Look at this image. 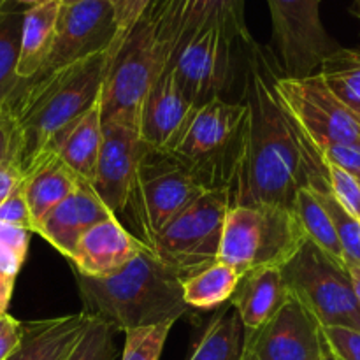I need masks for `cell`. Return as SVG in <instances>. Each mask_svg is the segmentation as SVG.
Segmentation results:
<instances>
[{"label": "cell", "mask_w": 360, "mask_h": 360, "mask_svg": "<svg viewBox=\"0 0 360 360\" xmlns=\"http://www.w3.org/2000/svg\"><path fill=\"white\" fill-rule=\"evenodd\" d=\"M278 74L281 70L269 46L250 37L241 76V102L248 112L246 141L229 188L231 206L269 204L294 210L295 193L302 186L330 192L327 162L276 95Z\"/></svg>", "instance_id": "6da1fadb"}, {"label": "cell", "mask_w": 360, "mask_h": 360, "mask_svg": "<svg viewBox=\"0 0 360 360\" xmlns=\"http://www.w3.org/2000/svg\"><path fill=\"white\" fill-rule=\"evenodd\" d=\"M120 44L44 76L21 81L6 109L14 116L21 134L23 174L63 127L98 101L109 63Z\"/></svg>", "instance_id": "7a4b0ae2"}, {"label": "cell", "mask_w": 360, "mask_h": 360, "mask_svg": "<svg viewBox=\"0 0 360 360\" xmlns=\"http://www.w3.org/2000/svg\"><path fill=\"white\" fill-rule=\"evenodd\" d=\"M76 278L83 311L104 320L115 330L178 322L190 309L178 274L148 248L111 276Z\"/></svg>", "instance_id": "3957f363"}, {"label": "cell", "mask_w": 360, "mask_h": 360, "mask_svg": "<svg viewBox=\"0 0 360 360\" xmlns=\"http://www.w3.org/2000/svg\"><path fill=\"white\" fill-rule=\"evenodd\" d=\"M246 112L241 101L214 98L193 108L165 153L172 155L207 190H229L243 160Z\"/></svg>", "instance_id": "277c9868"}, {"label": "cell", "mask_w": 360, "mask_h": 360, "mask_svg": "<svg viewBox=\"0 0 360 360\" xmlns=\"http://www.w3.org/2000/svg\"><path fill=\"white\" fill-rule=\"evenodd\" d=\"M304 241V232L290 207L231 206L225 214L218 260L243 276L262 267H283Z\"/></svg>", "instance_id": "5b68a950"}, {"label": "cell", "mask_w": 360, "mask_h": 360, "mask_svg": "<svg viewBox=\"0 0 360 360\" xmlns=\"http://www.w3.org/2000/svg\"><path fill=\"white\" fill-rule=\"evenodd\" d=\"M207 192L192 172L165 151L146 146L123 214H129L136 238L148 246L151 239L181 211Z\"/></svg>", "instance_id": "8992f818"}, {"label": "cell", "mask_w": 360, "mask_h": 360, "mask_svg": "<svg viewBox=\"0 0 360 360\" xmlns=\"http://www.w3.org/2000/svg\"><path fill=\"white\" fill-rule=\"evenodd\" d=\"M229 207V190H207L169 221L146 248L174 271L179 280H186L218 262Z\"/></svg>", "instance_id": "52a82bcc"}, {"label": "cell", "mask_w": 360, "mask_h": 360, "mask_svg": "<svg viewBox=\"0 0 360 360\" xmlns=\"http://www.w3.org/2000/svg\"><path fill=\"white\" fill-rule=\"evenodd\" d=\"M250 37L252 34L232 37L218 28L202 30L181 42L164 69L172 74L193 108L225 98L243 76L245 42Z\"/></svg>", "instance_id": "ba28073f"}, {"label": "cell", "mask_w": 360, "mask_h": 360, "mask_svg": "<svg viewBox=\"0 0 360 360\" xmlns=\"http://www.w3.org/2000/svg\"><path fill=\"white\" fill-rule=\"evenodd\" d=\"M285 285L315 316L320 327L360 330V302L348 269L334 262L319 246L304 245L281 267Z\"/></svg>", "instance_id": "9c48e42d"}, {"label": "cell", "mask_w": 360, "mask_h": 360, "mask_svg": "<svg viewBox=\"0 0 360 360\" xmlns=\"http://www.w3.org/2000/svg\"><path fill=\"white\" fill-rule=\"evenodd\" d=\"M162 69L153 32L146 18L141 16L109 63L101 90L102 123L139 127L141 109Z\"/></svg>", "instance_id": "30bf717a"}, {"label": "cell", "mask_w": 360, "mask_h": 360, "mask_svg": "<svg viewBox=\"0 0 360 360\" xmlns=\"http://www.w3.org/2000/svg\"><path fill=\"white\" fill-rule=\"evenodd\" d=\"M274 90L295 125L316 150L329 144L360 150V118L327 90L319 74L306 77L278 74Z\"/></svg>", "instance_id": "8fae6325"}, {"label": "cell", "mask_w": 360, "mask_h": 360, "mask_svg": "<svg viewBox=\"0 0 360 360\" xmlns=\"http://www.w3.org/2000/svg\"><path fill=\"white\" fill-rule=\"evenodd\" d=\"M273 21V51L281 74L306 77L319 72L341 48L320 18V0H267Z\"/></svg>", "instance_id": "7c38bea8"}, {"label": "cell", "mask_w": 360, "mask_h": 360, "mask_svg": "<svg viewBox=\"0 0 360 360\" xmlns=\"http://www.w3.org/2000/svg\"><path fill=\"white\" fill-rule=\"evenodd\" d=\"M115 6L109 0L62 4L51 49L34 77L44 76L86 56L111 49L125 37Z\"/></svg>", "instance_id": "4fadbf2b"}, {"label": "cell", "mask_w": 360, "mask_h": 360, "mask_svg": "<svg viewBox=\"0 0 360 360\" xmlns=\"http://www.w3.org/2000/svg\"><path fill=\"white\" fill-rule=\"evenodd\" d=\"M246 0H158L143 14L150 23L162 67L181 42L210 28L232 37L250 34L245 21Z\"/></svg>", "instance_id": "5bb4252c"}, {"label": "cell", "mask_w": 360, "mask_h": 360, "mask_svg": "<svg viewBox=\"0 0 360 360\" xmlns=\"http://www.w3.org/2000/svg\"><path fill=\"white\" fill-rule=\"evenodd\" d=\"M322 354L320 323L290 292L266 323L245 329L241 360H322Z\"/></svg>", "instance_id": "9a60e30c"}, {"label": "cell", "mask_w": 360, "mask_h": 360, "mask_svg": "<svg viewBox=\"0 0 360 360\" xmlns=\"http://www.w3.org/2000/svg\"><path fill=\"white\" fill-rule=\"evenodd\" d=\"M144 150L146 144L141 141L139 127L118 122L102 123V144L90 185L116 218L125 210Z\"/></svg>", "instance_id": "2e32d148"}, {"label": "cell", "mask_w": 360, "mask_h": 360, "mask_svg": "<svg viewBox=\"0 0 360 360\" xmlns=\"http://www.w3.org/2000/svg\"><path fill=\"white\" fill-rule=\"evenodd\" d=\"M146 246L127 231L116 217L88 229L77 241L70 262L74 273L86 278H105L122 271Z\"/></svg>", "instance_id": "e0dca14e"}, {"label": "cell", "mask_w": 360, "mask_h": 360, "mask_svg": "<svg viewBox=\"0 0 360 360\" xmlns=\"http://www.w3.org/2000/svg\"><path fill=\"white\" fill-rule=\"evenodd\" d=\"M115 214L98 199L90 183L81 181L77 188L53 207L37 225L34 232L49 243L65 259H70L81 236L98 221Z\"/></svg>", "instance_id": "ac0fdd59"}, {"label": "cell", "mask_w": 360, "mask_h": 360, "mask_svg": "<svg viewBox=\"0 0 360 360\" xmlns=\"http://www.w3.org/2000/svg\"><path fill=\"white\" fill-rule=\"evenodd\" d=\"M193 105L167 69L162 70L144 101L139 118L141 141L148 148L167 151L185 125Z\"/></svg>", "instance_id": "d6986e66"}, {"label": "cell", "mask_w": 360, "mask_h": 360, "mask_svg": "<svg viewBox=\"0 0 360 360\" xmlns=\"http://www.w3.org/2000/svg\"><path fill=\"white\" fill-rule=\"evenodd\" d=\"M94 316L86 311L23 323V340L7 360H65Z\"/></svg>", "instance_id": "ffe728a7"}, {"label": "cell", "mask_w": 360, "mask_h": 360, "mask_svg": "<svg viewBox=\"0 0 360 360\" xmlns=\"http://www.w3.org/2000/svg\"><path fill=\"white\" fill-rule=\"evenodd\" d=\"M102 144L101 97L88 111L63 127L46 146L83 181L91 183ZM39 158V157H37Z\"/></svg>", "instance_id": "44dd1931"}, {"label": "cell", "mask_w": 360, "mask_h": 360, "mask_svg": "<svg viewBox=\"0 0 360 360\" xmlns=\"http://www.w3.org/2000/svg\"><path fill=\"white\" fill-rule=\"evenodd\" d=\"M81 181L83 179L74 174L55 153L42 151L39 155L37 160L25 171L21 185L25 202L30 211L32 232L53 207L77 188Z\"/></svg>", "instance_id": "7402d4cb"}, {"label": "cell", "mask_w": 360, "mask_h": 360, "mask_svg": "<svg viewBox=\"0 0 360 360\" xmlns=\"http://www.w3.org/2000/svg\"><path fill=\"white\" fill-rule=\"evenodd\" d=\"M287 297L281 267H262L243 274L229 302L238 311L243 327L252 330L266 323Z\"/></svg>", "instance_id": "603a6c76"}, {"label": "cell", "mask_w": 360, "mask_h": 360, "mask_svg": "<svg viewBox=\"0 0 360 360\" xmlns=\"http://www.w3.org/2000/svg\"><path fill=\"white\" fill-rule=\"evenodd\" d=\"M60 6L62 0H55L23 11L20 55L16 65V74L20 79H32L41 70L55 37Z\"/></svg>", "instance_id": "cb8c5ba5"}, {"label": "cell", "mask_w": 360, "mask_h": 360, "mask_svg": "<svg viewBox=\"0 0 360 360\" xmlns=\"http://www.w3.org/2000/svg\"><path fill=\"white\" fill-rule=\"evenodd\" d=\"M245 327L231 302L218 308L188 360H241Z\"/></svg>", "instance_id": "d4e9b609"}, {"label": "cell", "mask_w": 360, "mask_h": 360, "mask_svg": "<svg viewBox=\"0 0 360 360\" xmlns=\"http://www.w3.org/2000/svg\"><path fill=\"white\" fill-rule=\"evenodd\" d=\"M239 280L241 274L234 267L218 260L200 273L181 280L183 299L188 308L218 309L231 301Z\"/></svg>", "instance_id": "484cf974"}, {"label": "cell", "mask_w": 360, "mask_h": 360, "mask_svg": "<svg viewBox=\"0 0 360 360\" xmlns=\"http://www.w3.org/2000/svg\"><path fill=\"white\" fill-rule=\"evenodd\" d=\"M294 213L297 217L299 224H301L306 239L311 241L315 246H319L334 262L347 267L343 250H341L340 239H338L336 231H334L333 221H330L329 214L323 210L322 202H320L319 197L315 195L311 188L302 186V188L297 190L294 199Z\"/></svg>", "instance_id": "4316f807"}, {"label": "cell", "mask_w": 360, "mask_h": 360, "mask_svg": "<svg viewBox=\"0 0 360 360\" xmlns=\"http://www.w3.org/2000/svg\"><path fill=\"white\" fill-rule=\"evenodd\" d=\"M327 90L360 118V51L343 48L327 56L319 69Z\"/></svg>", "instance_id": "83f0119b"}, {"label": "cell", "mask_w": 360, "mask_h": 360, "mask_svg": "<svg viewBox=\"0 0 360 360\" xmlns=\"http://www.w3.org/2000/svg\"><path fill=\"white\" fill-rule=\"evenodd\" d=\"M23 11L4 6L0 11V109L7 108L21 81L16 74Z\"/></svg>", "instance_id": "f1b7e54d"}, {"label": "cell", "mask_w": 360, "mask_h": 360, "mask_svg": "<svg viewBox=\"0 0 360 360\" xmlns=\"http://www.w3.org/2000/svg\"><path fill=\"white\" fill-rule=\"evenodd\" d=\"M30 231L0 224V313H7L14 283L28 253Z\"/></svg>", "instance_id": "f546056e"}, {"label": "cell", "mask_w": 360, "mask_h": 360, "mask_svg": "<svg viewBox=\"0 0 360 360\" xmlns=\"http://www.w3.org/2000/svg\"><path fill=\"white\" fill-rule=\"evenodd\" d=\"M313 192L319 197L323 210L327 211L330 221H333L347 267L360 266V221L338 202L333 192H316V190Z\"/></svg>", "instance_id": "4dcf8cb0"}, {"label": "cell", "mask_w": 360, "mask_h": 360, "mask_svg": "<svg viewBox=\"0 0 360 360\" xmlns=\"http://www.w3.org/2000/svg\"><path fill=\"white\" fill-rule=\"evenodd\" d=\"M174 323L162 322L123 330L125 347H123L122 360H160L165 341Z\"/></svg>", "instance_id": "1f68e13d"}, {"label": "cell", "mask_w": 360, "mask_h": 360, "mask_svg": "<svg viewBox=\"0 0 360 360\" xmlns=\"http://www.w3.org/2000/svg\"><path fill=\"white\" fill-rule=\"evenodd\" d=\"M115 333V327L94 316L88 329L65 360H115L118 355Z\"/></svg>", "instance_id": "d6a6232c"}, {"label": "cell", "mask_w": 360, "mask_h": 360, "mask_svg": "<svg viewBox=\"0 0 360 360\" xmlns=\"http://www.w3.org/2000/svg\"><path fill=\"white\" fill-rule=\"evenodd\" d=\"M323 347L334 360H360V330L348 327H320Z\"/></svg>", "instance_id": "836d02e7"}, {"label": "cell", "mask_w": 360, "mask_h": 360, "mask_svg": "<svg viewBox=\"0 0 360 360\" xmlns=\"http://www.w3.org/2000/svg\"><path fill=\"white\" fill-rule=\"evenodd\" d=\"M327 171H329V185L330 192L336 197L338 202L360 221V186L352 174H348L345 169L327 162Z\"/></svg>", "instance_id": "e575fe53"}, {"label": "cell", "mask_w": 360, "mask_h": 360, "mask_svg": "<svg viewBox=\"0 0 360 360\" xmlns=\"http://www.w3.org/2000/svg\"><path fill=\"white\" fill-rule=\"evenodd\" d=\"M21 167V134L9 109H0V167L4 165Z\"/></svg>", "instance_id": "d590c367"}, {"label": "cell", "mask_w": 360, "mask_h": 360, "mask_svg": "<svg viewBox=\"0 0 360 360\" xmlns=\"http://www.w3.org/2000/svg\"><path fill=\"white\" fill-rule=\"evenodd\" d=\"M0 224L14 225V227L27 229L32 232V218L21 188L16 193L0 202Z\"/></svg>", "instance_id": "8d00e7d4"}, {"label": "cell", "mask_w": 360, "mask_h": 360, "mask_svg": "<svg viewBox=\"0 0 360 360\" xmlns=\"http://www.w3.org/2000/svg\"><path fill=\"white\" fill-rule=\"evenodd\" d=\"M21 340H23V323L9 313H0V360L9 359L20 347Z\"/></svg>", "instance_id": "74e56055"}, {"label": "cell", "mask_w": 360, "mask_h": 360, "mask_svg": "<svg viewBox=\"0 0 360 360\" xmlns=\"http://www.w3.org/2000/svg\"><path fill=\"white\" fill-rule=\"evenodd\" d=\"M323 160L329 164L338 165V167L345 169L347 172H360V150L348 146H338V144H329V146L320 148Z\"/></svg>", "instance_id": "f35d334b"}, {"label": "cell", "mask_w": 360, "mask_h": 360, "mask_svg": "<svg viewBox=\"0 0 360 360\" xmlns=\"http://www.w3.org/2000/svg\"><path fill=\"white\" fill-rule=\"evenodd\" d=\"M77 0H62V4H72ZM118 13V20L122 23L123 32H129L137 23L148 7V0H109Z\"/></svg>", "instance_id": "ab89813d"}, {"label": "cell", "mask_w": 360, "mask_h": 360, "mask_svg": "<svg viewBox=\"0 0 360 360\" xmlns=\"http://www.w3.org/2000/svg\"><path fill=\"white\" fill-rule=\"evenodd\" d=\"M23 179L25 174L20 165L13 164L0 167V202L16 193L23 185Z\"/></svg>", "instance_id": "60d3db41"}, {"label": "cell", "mask_w": 360, "mask_h": 360, "mask_svg": "<svg viewBox=\"0 0 360 360\" xmlns=\"http://www.w3.org/2000/svg\"><path fill=\"white\" fill-rule=\"evenodd\" d=\"M48 2H55V0H6V4H4V6H7V7L23 6L25 9H28V7L42 6V4H48Z\"/></svg>", "instance_id": "b9f144b4"}, {"label": "cell", "mask_w": 360, "mask_h": 360, "mask_svg": "<svg viewBox=\"0 0 360 360\" xmlns=\"http://www.w3.org/2000/svg\"><path fill=\"white\" fill-rule=\"evenodd\" d=\"M348 274L352 278V285H354L355 295H357L359 302H360V266H348Z\"/></svg>", "instance_id": "7bdbcfd3"}, {"label": "cell", "mask_w": 360, "mask_h": 360, "mask_svg": "<svg viewBox=\"0 0 360 360\" xmlns=\"http://www.w3.org/2000/svg\"><path fill=\"white\" fill-rule=\"evenodd\" d=\"M352 14L360 21V0H354V6H352Z\"/></svg>", "instance_id": "ee69618b"}, {"label": "cell", "mask_w": 360, "mask_h": 360, "mask_svg": "<svg viewBox=\"0 0 360 360\" xmlns=\"http://www.w3.org/2000/svg\"><path fill=\"white\" fill-rule=\"evenodd\" d=\"M322 360H334L333 359V355L329 354V352H327V348L323 347V354H322Z\"/></svg>", "instance_id": "f6af8a7d"}, {"label": "cell", "mask_w": 360, "mask_h": 360, "mask_svg": "<svg viewBox=\"0 0 360 360\" xmlns=\"http://www.w3.org/2000/svg\"><path fill=\"white\" fill-rule=\"evenodd\" d=\"M348 174H352L355 178V181L359 183V186H360V172L359 171H355V172H348Z\"/></svg>", "instance_id": "bcb514c9"}, {"label": "cell", "mask_w": 360, "mask_h": 360, "mask_svg": "<svg viewBox=\"0 0 360 360\" xmlns=\"http://www.w3.org/2000/svg\"><path fill=\"white\" fill-rule=\"evenodd\" d=\"M157 2H158V0H148V7H146V11H148V9H151V7H153L155 4H157ZM146 11H144V13H146Z\"/></svg>", "instance_id": "7dc6e473"}, {"label": "cell", "mask_w": 360, "mask_h": 360, "mask_svg": "<svg viewBox=\"0 0 360 360\" xmlns=\"http://www.w3.org/2000/svg\"><path fill=\"white\" fill-rule=\"evenodd\" d=\"M4 4H6V0H0V11H2V7H4Z\"/></svg>", "instance_id": "c3c4849f"}]
</instances>
